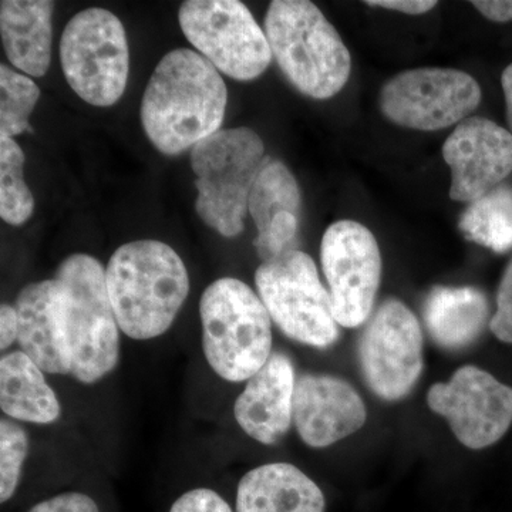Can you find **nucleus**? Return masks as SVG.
<instances>
[{
  "mask_svg": "<svg viewBox=\"0 0 512 512\" xmlns=\"http://www.w3.org/2000/svg\"><path fill=\"white\" fill-rule=\"evenodd\" d=\"M63 293L64 323L72 355V376L99 382L119 363V323L111 306L106 269L93 256L74 254L57 268Z\"/></svg>",
  "mask_w": 512,
  "mask_h": 512,
  "instance_id": "423d86ee",
  "label": "nucleus"
},
{
  "mask_svg": "<svg viewBox=\"0 0 512 512\" xmlns=\"http://www.w3.org/2000/svg\"><path fill=\"white\" fill-rule=\"evenodd\" d=\"M39 99L37 84L3 63L0 66V136L13 138L30 130L29 117Z\"/></svg>",
  "mask_w": 512,
  "mask_h": 512,
  "instance_id": "393cba45",
  "label": "nucleus"
},
{
  "mask_svg": "<svg viewBox=\"0 0 512 512\" xmlns=\"http://www.w3.org/2000/svg\"><path fill=\"white\" fill-rule=\"evenodd\" d=\"M488 20L497 23L511 22L512 20V0H476L471 2Z\"/></svg>",
  "mask_w": 512,
  "mask_h": 512,
  "instance_id": "473e14b6",
  "label": "nucleus"
},
{
  "mask_svg": "<svg viewBox=\"0 0 512 512\" xmlns=\"http://www.w3.org/2000/svg\"><path fill=\"white\" fill-rule=\"evenodd\" d=\"M264 30L282 73L305 96L328 100L348 83V47L315 3L274 0Z\"/></svg>",
  "mask_w": 512,
  "mask_h": 512,
  "instance_id": "7ed1b4c3",
  "label": "nucleus"
},
{
  "mask_svg": "<svg viewBox=\"0 0 512 512\" xmlns=\"http://www.w3.org/2000/svg\"><path fill=\"white\" fill-rule=\"evenodd\" d=\"M443 158L451 170V200L471 204L512 173V134L494 121L468 117L447 137Z\"/></svg>",
  "mask_w": 512,
  "mask_h": 512,
  "instance_id": "4468645a",
  "label": "nucleus"
},
{
  "mask_svg": "<svg viewBox=\"0 0 512 512\" xmlns=\"http://www.w3.org/2000/svg\"><path fill=\"white\" fill-rule=\"evenodd\" d=\"M255 285L272 322L289 339L318 349L338 342L339 323L311 256L293 249L262 262Z\"/></svg>",
  "mask_w": 512,
  "mask_h": 512,
  "instance_id": "0eeeda50",
  "label": "nucleus"
},
{
  "mask_svg": "<svg viewBox=\"0 0 512 512\" xmlns=\"http://www.w3.org/2000/svg\"><path fill=\"white\" fill-rule=\"evenodd\" d=\"M458 228L468 241L505 254L512 249V187L500 185L468 205Z\"/></svg>",
  "mask_w": 512,
  "mask_h": 512,
  "instance_id": "4be33fe9",
  "label": "nucleus"
},
{
  "mask_svg": "<svg viewBox=\"0 0 512 512\" xmlns=\"http://www.w3.org/2000/svg\"><path fill=\"white\" fill-rule=\"evenodd\" d=\"M320 261L339 326L365 325L382 279V255L375 235L360 222H335L323 234Z\"/></svg>",
  "mask_w": 512,
  "mask_h": 512,
  "instance_id": "f8f14e48",
  "label": "nucleus"
},
{
  "mask_svg": "<svg viewBox=\"0 0 512 512\" xmlns=\"http://www.w3.org/2000/svg\"><path fill=\"white\" fill-rule=\"evenodd\" d=\"M366 5L373 8H383L396 10V12L406 13V15H423L436 8L437 2L434 0H369Z\"/></svg>",
  "mask_w": 512,
  "mask_h": 512,
  "instance_id": "2f4dec72",
  "label": "nucleus"
},
{
  "mask_svg": "<svg viewBox=\"0 0 512 512\" xmlns=\"http://www.w3.org/2000/svg\"><path fill=\"white\" fill-rule=\"evenodd\" d=\"M360 370L379 399H406L424 367L423 332L403 302L387 299L365 323L357 345Z\"/></svg>",
  "mask_w": 512,
  "mask_h": 512,
  "instance_id": "9d476101",
  "label": "nucleus"
},
{
  "mask_svg": "<svg viewBox=\"0 0 512 512\" xmlns=\"http://www.w3.org/2000/svg\"><path fill=\"white\" fill-rule=\"evenodd\" d=\"M427 404L471 450L498 443L512 424L511 387L473 365L457 369L447 383L433 384Z\"/></svg>",
  "mask_w": 512,
  "mask_h": 512,
  "instance_id": "ddd939ff",
  "label": "nucleus"
},
{
  "mask_svg": "<svg viewBox=\"0 0 512 512\" xmlns=\"http://www.w3.org/2000/svg\"><path fill=\"white\" fill-rule=\"evenodd\" d=\"M299 210L301 191L295 177L284 163L266 157L252 187L248 204V212L258 234L265 232L281 212H291L298 217Z\"/></svg>",
  "mask_w": 512,
  "mask_h": 512,
  "instance_id": "5701e85b",
  "label": "nucleus"
},
{
  "mask_svg": "<svg viewBox=\"0 0 512 512\" xmlns=\"http://www.w3.org/2000/svg\"><path fill=\"white\" fill-rule=\"evenodd\" d=\"M67 83L86 103L114 106L126 92L130 52L123 23L110 10L89 8L74 15L60 39Z\"/></svg>",
  "mask_w": 512,
  "mask_h": 512,
  "instance_id": "6e6552de",
  "label": "nucleus"
},
{
  "mask_svg": "<svg viewBox=\"0 0 512 512\" xmlns=\"http://www.w3.org/2000/svg\"><path fill=\"white\" fill-rule=\"evenodd\" d=\"M0 409L13 420L50 424L60 417V403L45 373L18 350L0 359Z\"/></svg>",
  "mask_w": 512,
  "mask_h": 512,
  "instance_id": "412c9836",
  "label": "nucleus"
},
{
  "mask_svg": "<svg viewBox=\"0 0 512 512\" xmlns=\"http://www.w3.org/2000/svg\"><path fill=\"white\" fill-rule=\"evenodd\" d=\"M19 338V318L15 306H0V349H9Z\"/></svg>",
  "mask_w": 512,
  "mask_h": 512,
  "instance_id": "7c9ffc66",
  "label": "nucleus"
},
{
  "mask_svg": "<svg viewBox=\"0 0 512 512\" xmlns=\"http://www.w3.org/2000/svg\"><path fill=\"white\" fill-rule=\"evenodd\" d=\"M178 22L202 57L239 82L264 74L274 57L265 30L238 0H187Z\"/></svg>",
  "mask_w": 512,
  "mask_h": 512,
  "instance_id": "1a4fd4ad",
  "label": "nucleus"
},
{
  "mask_svg": "<svg viewBox=\"0 0 512 512\" xmlns=\"http://www.w3.org/2000/svg\"><path fill=\"white\" fill-rule=\"evenodd\" d=\"M170 512H232L220 494L210 488H195L181 495Z\"/></svg>",
  "mask_w": 512,
  "mask_h": 512,
  "instance_id": "c85d7f7f",
  "label": "nucleus"
},
{
  "mask_svg": "<svg viewBox=\"0 0 512 512\" xmlns=\"http://www.w3.org/2000/svg\"><path fill=\"white\" fill-rule=\"evenodd\" d=\"M423 319L441 348L466 349L490 326V303L473 286H436L424 301Z\"/></svg>",
  "mask_w": 512,
  "mask_h": 512,
  "instance_id": "aec40b11",
  "label": "nucleus"
},
{
  "mask_svg": "<svg viewBox=\"0 0 512 512\" xmlns=\"http://www.w3.org/2000/svg\"><path fill=\"white\" fill-rule=\"evenodd\" d=\"M366 420L365 402L345 379L308 373L296 380L293 424L306 446H332L362 429Z\"/></svg>",
  "mask_w": 512,
  "mask_h": 512,
  "instance_id": "2eb2a0df",
  "label": "nucleus"
},
{
  "mask_svg": "<svg viewBox=\"0 0 512 512\" xmlns=\"http://www.w3.org/2000/svg\"><path fill=\"white\" fill-rule=\"evenodd\" d=\"M228 90L200 53L175 49L158 62L141 100V126L165 156H178L221 130Z\"/></svg>",
  "mask_w": 512,
  "mask_h": 512,
  "instance_id": "f257e3e1",
  "label": "nucleus"
},
{
  "mask_svg": "<svg viewBox=\"0 0 512 512\" xmlns=\"http://www.w3.org/2000/svg\"><path fill=\"white\" fill-rule=\"evenodd\" d=\"M25 153L13 138L0 136V217L19 227L30 220L35 198L25 181Z\"/></svg>",
  "mask_w": 512,
  "mask_h": 512,
  "instance_id": "b1692460",
  "label": "nucleus"
},
{
  "mask_svg": "<svg viewBox=\"0 0 512 512\" xmlns=\"http://www.w3.org/2000/svg\"><path fill=\"white\" fill-rule=\"evenodd\" d=\"M106 284L120 330L136 340L167 332L190 293L183 259L154 239L117 248L106 268Z\"/></svg>",
  "mask_w": 512,
  "mask_h": 512,
  "instance_id": "f03ea898",
  "label": "nucleus"
},
{
  "mask_svg": "<svg viewBox=\"0 0 512 512\" xmlns=\"http://www.w3.org/2000/svg\"><path fill=\"white\" fill-rule=\"evenodd\" d=\"M298 217L291 212H281L272 220L269 228L258 234L254 241L256 252L262 262L278 258L285 252L296 249Z\"/></svg>",
  "mask_w": 512,
  "mask_h": 512,
  "instance_id": "bb28decb",
  "label": "nucleus"
},
{
  "mask_svg": "<svg viewBox=\"0 0 512 512\" xmlns=\"http://www.w3.org/2000/svg\"><path fill=\"white\" fill-rule=\"evenodd\" d=\"M49 0H3L0 35L8 60L32 77H43L52 56V16Z\"/></svg>",
  "mask_w": 512,
  "mask_h": 512,
  "instance_id": "6ab92c4d",
  "label": "nucleus"
},
{
  "mask_svg": "<svg viewBox=\"0 0 512 512\" xmlns=\"http://www.w3.org/2000/svg\"><path fill=\"white\" fill-rule=\"evenodd\" d=\"M501 86L505 97V106H507V121L512 131V63L505 67L501 74Z\"/></svg>",
  "mask_w": 512,
  "mask_h": 512,
  "instance_id": "72a5a7b5",
  "label": "nucleus"
},
{
  "mask_svg": "<svg viewBox=\"0 0 512 512\" xmlns=\"http://www.w3.org/2000/svg\"><path fill=\"white\" fill-rule=\"evenodd\" d=\"M29 454V437L20 424L0 421V501L6 503L18 488L22 467Z\"/></svg>",
  "mask_w": 512,
  "mask_h": 512,
  "instance_id": "a878e982",
  "label": "nucleus"
},
{
  "mask_svg": "<svg viewBox=\"0 0 512 512\" xmlns=\"http://www.w3.org/2000/svg\"><path fill=\"white\" fill-rule=\"evenodd\" d=\"M19 346L43 372L72 375L63 293L55 278L26 285L16 298Z\"/></svg>",
  "mask_w": 512,
  "mask_h": 512,
  "instance_id": "f3484780",
  "label": "nucleus"
},
{
  "mask_svg": "<svg viewBox=\"0 0 512 512\" xmlns=\"http://www.w3.org/2000/svg\"><path fill=\"white\" fill-rule=\"evenodd\" d=\"M266 157L264 141L248 127L217 131L192 148L195 210L222 237L244 231L249 195Z\"/></svg>",
  "mask_w": 512,
  "mask_h": 512,
  "instance_id": "39448f33",
  "label": "nucleus"
},
{
  "mask_svg": "<svg viewBox=\"0 0 512 512\" xmlns=\"http://www.w3.org/2000/svg\"><path fill=\"white\" fill-rule=\"evenodd\" d=\"M325 495L315 481L288 463L248 471L237 490L235 512H325Z\"/></svg>",
  "mask_w": 512,
  "mask_h": 512,
  "instance_id": "a211bd4d",
  "label": "nucleus"
},
{
  "mask_svg": "<svg viewBox=\"0 0 512 512\" xmlns=\"http://www.w3.org/2000/svg\"><path fill=\"white\" fill-rule=\"evenodd\" d=\"M296 375L291 357L274 352L234 404L235 420L251 439L265 446L279 443L293 423Z\"/></svg>",
  "mask_w": 512,
  "mask_h": 512,
  "instance_id": "dca6fc26",
  "label": "nucleus"
},
{
  "mask_svg": "<svg viewBox=\"0 0 512 512\" xmlns=\"http://www.w3.org/2000/svg\"><path fill=\"white\" fill-rule=\"evenodd\" d=\"M202 348L227 382L251 379L272 355V319L258 293L235 278L212 282L200 302Z\"/></svg>",
  "mask_w": 512,
  "mask_h": 512,
  "instance_id": "20e7f679",
  "label": "nucleus"
},
{
  "mask_svg": "<svg viewBox=\"0 0 512 512\" xmlns=\"http://www.w3.org/2000/svg\"><path fill=\"white\" fill-rule=\"evenodd\" d=\"M480 84L466 72L444 67L407 70L380 90L384 116L400 127L437 131L460 124L480 106Z\"/></svg>",
  "mask_w": 512,
  "mask_h": 512,
  "instance_id": "9b49d317",
  "label": "nucleus"
},
{
  "mask_svg": "<svg viewBox=\"0 0 512 512\" xmlns=\"http://www.w3.org/2000/svg\"><path fill=\"white\" fill-rule=\"evenodd\" d=\"M28 512H100L93 498L82 493H63L30 508Z\"/></svg>",
  "mask_w": 512,
  "mask_h": 512,
  "instance_id": "c756f323",
  "label": "nucleus"
},
{
  "mask_svg": "<svg viewBox=\"0 0 512 512\" xmlns=\"http://www.w3.org/2000/svg\"><path fill=\"white\" fill-rule=\"evenodd\" d=\"M488 328L495 338L512 345V258L501 276L497 291V311L491 316Z\"/></svg>",
  "mask_w": 512,
  "mask_h": 512,
  "instance_id": "cd10ccee",
  "label": "nucleus"
}]
</instances>
